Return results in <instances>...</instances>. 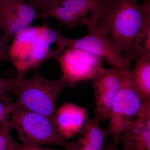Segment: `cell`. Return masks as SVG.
I'll return each mask as SVG.
<instances>
[{
    "label": "cell",
    "mask_w": 150,
    "mask_h": 150,
    "mask_svg": "<svg viewBox=\"0 0 150 150\" xmlns=\"http://www.w3.org/2000/svg\"><path fill=\"white\" fill-rule=\"evenodd\" d=\"M96 24L107 32L114 44L133 61V48L145 28L150 25V1L105 0Z\"/></svg>",
    "instance_id": "1"
},
{
    "label": "cell",
    "mask_w": 150,
    "mask_h": 150,
    "mask_svg": "<svg viewBox=\"0 0 150 150\" xmlns=\"http://www.w3.org/2000/svg\"><path fill=\"white\" fill-rule=\"evenodd\" d=\"M73 39L48 24L30 26L13 38L10 46V61L16 69L17 79L24 78L43 63L57 59L70 46Z\"/></svg>",
    "instance_id": "2"
},
{
    "label": "cell",
    "mask_w": 150,
    "mask_h": 150,
    "mask_svg": "<svg viewBox=\"0 0 150 150\" xmlns=\"http://www.w3.org/2000/svg\"><path fill=\"white\" fill-rule=\"evenodd\" d=\"M17 79L12 93L16 96L14 107L42 114L53 120L59 95L70 88L64 79L61 77L52 80L38 74L29 78Z\"/></svg>",
    "instance_id": "3"
},
{
    "label": "cell",
    "mask_w": 150,
    "mask_h": 150,
    "mask_svg": "<svg viewBox=\"0 0 150 150\" xmlns=\"http://www.w3.org/2000/svg\"><path fill=\"white\" fill-rule=\"evenodd\" d=\"M11 118L12 129L16 131L21 144L56 145L67 149L69 142L59 134L51 118L15 107Z\"/></svg>",
    "instance_id": "4"
},
{
    "label": "cell",
    "mask_w": 150,
    "mask_h": 150,
    "mask_svg": "<svg viewBox=\"0 0 150 150\" xmlns=\"http://www.w3.org/2000/svg\"><path fill=\"white\" fill-rule=\"evenodd\" d=\"M130 71H126L121 87L110 108L108 121V136L112 144L117 145L123 130L129 121L136 118L142 108L144 100L131 83Z\"/></svg>",
    "instance_id": "5"
},
{
    "label": "cell",
    "mask_w": 150,
    "mask_h": 150,
    "mask_svg": "<svg viewBox=\"0 0 150 150\" xmlns=\"http://www.w3.org/2000/svg\"><path fill=\"white\" fill-rule=\"evenodd\" d=\"M86 27V34L73 39L69 46L83 49L105 59L112 68L123 71L131 70L132 60L118 49L102 27L96 23L89 24Z\"/></svg>",
    "instance_id": "6"
},
{
    "label": "cell",
    "mask_w": 150,
    "mask_h": 150,
    "mask_svg": "<svg viewBox=\"0 0 150 150\" xmlns=\"http://www.w3.org/2000/svg\"><path fill=\"white\" fill-rule=\"evenodd\" d=\"M62 71L61 77L69 87L83 81H91L106 69L103 59L81 48L69 46L56 59Z\"/></svg>",
    "instance_id": "7"
},
{
    "label": "cell",
    "mask_w": 150,
    "mask_h": 150,
    "mask_svg": "<svg viewBox=\"0 0 150 150\" xmlns=\"http://www.w3.org/2000/svg\"><path fill=\"white\" fill-rule=\"evenodd\" d=\"M126 71L115 68L106 69L90 81L94 95L93 118L99 123L108 120L112 102Z\"/></svg>",
    "instance_id": "8"
},
{
    "label": "cell",
    "mask_w": 150,
    "mask_h": 150,
    "mask_svg": "<svg viewBox=\"0 0 150 150\" xmlns=\"http://www.w3.org/2000/svg\"><path fill=\"white\" fill-rule=\"evenodd\" d=\"M39 16L25 0L0 1V30L8 42L30 27Z\"/></svg>",
    "instance_id": "9"
},
{
    "label": "cell",
    "mask_w": 150,
    "mask_h": 150,
    "mask_svg": "<svg viewBox=\"0 0 150 150\" xmlns=\"http://www.w3.org/2000/svg\"><path fill=\"white\" fill-rule=\"evenodd\" d=\"M105 0H64L48 14L69 28L77 25H86L93 16L97 18Z\"/></svg>",
    "instance_id": "10"
},
{
    "label": "cell",
    "mask_w": 150,
    "mask_h": 150,
    "mask_svg": "<svg viewBox=\"0 0 150 150\" xmlns=\"http://www.w3.org/2000/svg\"><path fill=\"white\" fill-rule=\"evenodd\" d=\"M120 142L123 150H150V100L144 101L137 117L127 123Z\"/></svg>",
    "instance_id": "11"
},
{
    "label": "cell",
    "mask_w": 150,
    "mask_h": 150,
    "mask_svg": "<svg viewBox=\"0 0 150 150\" xmlns=\"http://www.w3.org/2000/svg\"><path fill=\"white\" fill-rule=\"evenodd\" d=\"M88 108L65 102L56 110L53 121L59 134L66 140L80 133L88 117Z\"/></svg>",
    "instance_id": "12"
},
{
    "label": "cell",
    "mask_w": 150,
    "mask_h": 150,
    "mask_svg": "<svg viewBox=\"0 0 150 150\" xmlns=\"http://www.w3.org/2000/svg\"><path fill=\"white\" fill-rule=\"evenodd\" d=\"M98 121L88 116L79 133L77 139L69 142L66 150H103L105 142L108 137L107 130Z\"/></svg>",
    "instance_id": "13"
},
{
    "label": "cell",
    "mask_w": 150,
    "mask_h": 150,
    "mask_svg": "<svg viewBox=\"0 0 150 150\" xmlns=\"http://www.w3.org/2000/svg\"><path fill=\"white\" fill-rule=\"evenodd\" d=\"M134 60V68L129 72L130 80L142 99L150 100V56H141Z\"/></svg>",
    "instance_id": "14"
},
{
    "label": "cell",
    "mask_w": 150,
    "mask_h": 150,
    "mask_svg": "<svg viewBox=\"0 0 150 150\" xmlns=\"http://www.w3.org/2000/svg\"><path fill=\"white\" fill-rule=\"evenodd\" d=\"M12 129L11 120L0 126V150H14L17 142L12 139L10 132Z\"/></svg>",
    "instance_id": "15"
},
{
    "label": "cell",
    "mask_w": 150,
    "mask_h": 150,
    "mask_svg": "<svg viewBox=\"0 0 150 150\" xmlns=\"http://www.w3.org/2000/svg\"><path fill=\"white\" fill-rule=\"evenodd\" d=\"M36 10L39 11L43 18L48 17V14L55 6L64 0H25Z\"/></svg>",
    "instance_id": "16"
},
{
    "label": "cell",
    "mask_w": 150,
    "mask_h": 150,
    "mask_svg": "<svg viewBox=\"0 0 150 150\" xmlns=\"http://www.w3.org/2000/svg\"><path fill=\"white\" fill-rule=\"evenodd\" d=\"M14 109L13 102L6 94H0V126L10 120L12 112Z\"/></svg>",
    "instance_id": "17"
},
{
    "label": "cell",
    "mask_w": 150,
    "mask_h": 150,
    "mask_svg": "<svg viewBox=\"0 0 150 150\" xmlns=\"http://www.w3.org/2000/svg\"><path fill=\"white\" fill-rule=\"evenodd\" d=\"M17 79H4L0 76V94H6L13 92L16 86Z\"/></svg>",
    "instance_id": "18"
},
{
    "label": "cell",
    "mask_w": 150,
    "mask_h": 150,
    "mask_svg": "<svg viewBox=\"0 0 150 150\" xmlns=\"http://www.w3.org/2000/svg\"><path fill=\"white\" fill-rule=\"evenodd\" d=\"M8 43L3 35H0V62L10 61Z\"/></svg>",
    "instance_id": "19"
},
{
    "label": "cell",
    "mask_w": 150,
    "mask_h": 150,
    "mask_svg": "<svg viewBox=\"0 0 150 150\" xmlns=\"http://www.w3.org/2000/svg\"><path fill=\"white\" fill-rule=\"evenodd\" d=\"M14 150H45V147L39 145L18 144L17 143Z\"/></svg>",
    "instance_id": "20"
},
{
    "label": "cell",
    "mask_w": 150,
    "mask_h": 150,
    "mask_svg": "<svg viewBox=\"0 0 150 150\" xmlns=\"http://www.w3.org/2000/svg\"><path fill=\"white\" fill-rule=\"evenodd\" d=\"M103 150H123L120 149L117 146V145L113 144H107L105 145Z\"/></svg>",
    "instance_id": "21"
},
{
    "label": "cell",
    "mask_w": 150,
    "mask_h": 150,
    "mask_svg": "<svg viewBox=\"0 0 150 150\" xmlns=\"http://www.w3.org/2000/svg\"><path fill=\"white\" fill-rule=\"evenodd\" d=\"M45 150H57L54 149H51V148H45Z\"/></svg>",
    "instance_id": "22"
},
{
    "label": "cell",
    "mask_w": 150,
    "mask_h": 150,
    "mask_svg": "<svg viewBox=\"0 0 150 150\" xmlns=\"http://www.w3.org/2000/svg\"><path fill=\"white\" fill-rule=\"evenodd\" d=\"M0 1H1V0H0Z\"/></svg>",
    "instance_id": "23"
}]
</instances>
